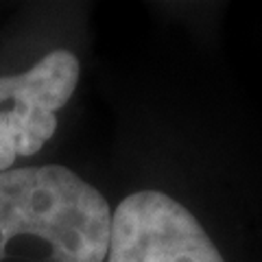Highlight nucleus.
<instances>
[{
	"mask_svg": "<svg viewBox=\"0 0 262 262\" xmlns=\"http://www.w3.org/2000/svg\"><path fill=\"white\" fill-rule=\"evenodd\" d=\"M112 210L92 184L59 164L0 173V260L18 236L51 245L55 262H105Z\"/></svg>",
	"mask_w": 262,
	"mask_h": 262,
	"instance_id": "f257e3e1",
	"label": "nucleus"
},
{
	"mask_svg": "<svg viewBox=\"0 0 262 262\" xmlns=\"http://www.w3.org/2000/svg\"><path fill=\"white\" fill-rule=\"evenodd\" d=\"M79 75V59L59 48L22 75L0 77V173L55 136L57 112L75 94Z\"/></svg>",
	"mask_w": 262,
	"mask_h": 262,
	"instance_id": "7ed1b4c3",
	"label": "nucleus"
},
{
	"mask_svg": "<svg viewBox=\"0 0 262 262\" xmlns=\"http://www.w3.org/2000/svg\"><path fill=\"white\" fill-rule=\"evenodd\" d=\"M107 262H225L208 232L173 196L140 190L112 214Z\"/></svg>",
	"mask_w": 262,
	"mask_h": 262,
	"instance_id": "f03ea898",
	"label": "nucleus"
}]
</instances>
